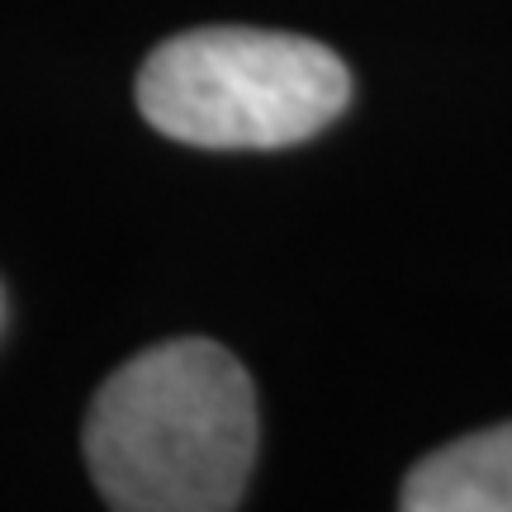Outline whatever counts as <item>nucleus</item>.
Returning <instances> with one entry per match:
<instances>
[{"label": "nucleus", "mask_w": 512, "mask_h": 512, "mask_svg": "<svg viewBox=\"0 0 512 512\" xmlns=\"http://www.w3.org/2000/svg\"><path fill=\"white\" fill-rule=\"evenodd\" d=\"M0 318H5V294H0Z\"/></svg>", "instance_id": "20e7f679"}, {"label": "nucleus", "mask_w": 512, "mask_h": 512, "mask_svg": "<svg viewBox=\"0 0 512 512\" xmlns=\"http://www.w3.org/2000/svg\"><path fill=\"white\" fill-rule=\"evenodd\" d=\"M399 508L408 512H512V422L460 437L413 465Z\"/></svg>", "instance_id": "7ed1b4c3"}, {"label": "nucleus", "mask_w": 512, "mask_h": 512, "mask_svg": "<svg viewBox=\"0 0 512 512\" xmlns=\"http://www.w3.org/2000/svg\"><path fill=\"white\" fill-rule=\"evenodd\" d=\"M81 446L110 508L228 512L256 460L252 380L219 342H157L100 384Z\"/></svg>", "instance_id": "f257e3e1"}, {"label": "nucleus", "mask_w": 512, "mask_h": 512, "mask_svg": "<svg viewBox=\"0 0 512 512\" xmlns=\"http://www.w3.org/2000/svg\"><path fill=\"white\" fill-rule=\"evenodd\" d=\"M138 110L190 147H290L337 119L351 100L347 62L304 34L190 29L157 43L138 72Z\"/></svg>", "instance_id": "f03ea898"}]
</instances>
